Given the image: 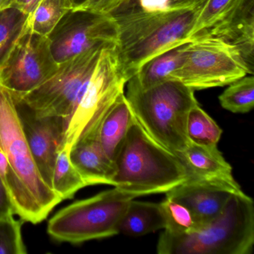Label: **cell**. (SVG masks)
Masks as SVG:
<instances>
[{
    "label": "cell",
    "mask_w": 254,
    "mask_h": 254,
    "mask_svg": "<svg viewBox=\"0 0 254 254\" xmlns=\"http://www.w3.org/2000/svg\"><path fill=\"white\" fill-rule=\"evenodd\" d=\"M203 5L172 11H146L122 5L111 14L118 26L117 53L127 81L154 56L190 42Z\"/></svg>",
    "instance_id": "6da1fadb"
},
{
    "label": "cell",
    "mask_w": 254,
    "mask_h": 254,
    "mask_svg": "<svg viewBox=\"0 0 254 254\" xmlns=\"http://www.w3.org/2000/svg\"><path fill=\"white\" fill-rule=\"evenodd\" d=\"M114 188L133 198L165 193L188 179L181 159L153 139L135 119L116 158Z\"/></svg>",
    "instance_id": "7a4b0ae2"
},
{
    "label": "cell",
    "mask_w": 254,
    "mask_h": 254,
    "mask_svg": "<svg viewBox=\"0 0 254 254\" xmlns=\"http://www.w3.org/2000/svg\"><path fill=\"white\" fill-rule=\"evenodd\" d=\"M254 245V200L243 191L232 194L222 212L190 233L164 231L159 254H251Z\"/></svg>",
    "instance_id": "3957f363"
},
{
    "label": "cell",
    "mask_w": 254,
    "mask_h": 254,
    "mask_svg": "<svg viewBox=\"0 0 254 254\" xmlns=\"http://www.w3.org/2000/svg\"><path fill=\"white\" fill-rule=\"evenodd\" d=\"M126 84V98L145 131L175 154L182 152L190 143L187 134L189 112L198 104L194 90L175 80L145 89L133 78Z\"/></svg>",
    "instance_id": "277c9868"
},
{
    "label": "cell",
    "mask_w": 254,
    "mask_h": 254,
    "mask_svg": "<svg viewBox=\"0 0 254 254\" xmlns=\"http://www.w3.org/2000/svg\"><path fill=\"white\" fill-rule=\"evenodd\" d=\"M127 82L117 48L104 49L69 118L64 122V136L59 151L71 148L81 139L98 136L99 126Z\"/></svg>",
    "instance_id": "5b68a950"
},
{
    "label": "cell",
    "mask_w": 254,
    "mask_h": 254,
    "mask_svg": "<svg viewBox=\"0 0 254 254\" xmlns=\"http://www.w3.org/2000/svg\"><path fill=\"white\" fill-rule=\"evenodd\" d=\"M133 197L114 188L77 200L49 221L47 232L59 242L80 244L120 234L122 218Z\"/></svg>",
    "instance_id": "8992f818"
},
{
    "label": "cell",
    "mask_w": 254,
    "mask_h": 254,
    "mask_svg": "<svg viewBox=\"0 0 254 254\" xmlns=\"http://www.w3.org/2000/svg\"><path fill=\"white\" fill-rule=\"evenodd\" d=\"M247 75H254L239 50L217 37L197 34L191 37L185 58L170 80L193 90L224 87Z\"/></svg>",
    "instance_id": "52a82bcc"
},
{
    "label": "cell",
    "mask_w": 254,
    "mask_h": 254,
    "mask_svg": "<svg viewBox=\"0 0 254 254\" xmlns=\"http://www.w3.org/2000/svg\"><path fill=\"white\" fill-rule=\"evenodd\" d=\"M90 50L59 64L58 70L20 101L38 117H59L66 121L91 76L101 52Z\"/></svg>",
    "instance_id": "ba28073f"
},
{
    "label": "cell",
    "mask_w": 254,
    "mask_h": 254,
    "mask_svg": "<svg viewBox=\"0 0 254 254\" xmlns=\"http://www.w3.org/2000/svg\"><path fill=\"white\" fill-rule=\"evenodd\" d=\"M0 150L47 216L63 200L43 180L25 137L14 99L1 85Z\"/></svg>",
    "instance_id": "9c48e42d"
},
{
    "label": "cell",
    "mask_w": 254,
    "mask_h": 254,
    "mask_svg": "<svg viewBox=\"0 0 254 254\" xmlns=\"http://www.w3.org/2000/svg\"><path fill=\"white\" fill-rule=\"evenodd\" d=\"M118 26L111 14L70 10L49 35L58 64L96 49L117 48Z\"/></svg>",
    "instance_id": "30bf717a"
},
{
    "label": "cell",
    "mask_w": 254,
    "mask_h": 254,
    "mask_svg": "<svg viewBox=\"0 0 254 254\" xmlns=\"http://www.w3.org/2000/svg\"><path fill=\"white\" fill-rule=\"evenodd\" d=\"M48 37L23 31L1 69V86L15 102L45 82L58 70Z\"/></svg>",
    "instance_id": "8fae6325"
},
{
    "label": "cell",
    "mask_w": 254,
    "mask_h": 254,
    "mask_svg": "<svg viewBox=\"0 0 254 254\" xmlns=\"http://www.w3.org/2000/svg\"><path fill=\"white\" fill-rule=\"evenodd\" d=\"M14 102L25 137L40 174L44 182L52 189L53 171L63 139V118L39 117L26 104Z\"/></svg>",
    "instance_id": "7c38bea8"
},
{
    "label": "cell",
    "mask_w": 254,
    "mask_h": 254,
    "mask_svg": "<svg viewBox=\"0 0 254 254\" xmlns=\"http://www.w3.org/2000/svg\"><path fill=\"white\" fill-rule=\"evenodd\" d=\"M242 190L239 184L188 177L185 182L166 192V196L190 211L197 228L216 218L232 194Z\"/></svg>",
    "instance_id": "4fadbf2b"
},
{
    "label": "cell",
    "mask_w": 254,
    "mask_h": 254,
    "mask_svg": "<svg viewBox=\"0 0 254 254\" xmlns=\"http://www.w3.org/2000/svg\"><path fill=\"white\" fill-rule=\"evenodd\" d=\"M198 34L217 37L235 46L254 72V0H236L218 23Z\"/></svg>",
    "instance_id": "5bb4252c"
},
{
    "label": "cell",
    "mask_w": 254,
    "mask_h": 254,
    "mask_svg": "<svg viewBox=\"0 0 254 254\" xmlns=\"http://www.w3.org/2000/svg\"><path fill=\"white\" fill-rule=\"evenodd\" d=\"M176 155L184 163L189 177L238 184L231 165L225 160L218 145L207 146L190 142L182 152Z\"/></svg>",
    "instance_id": "9a60e30c"
},
{
    "label": "cell",
    "mask_w": 254,
    "mask_h": 254,
    "mask_svg": "<svg viewBox=\"0 0 254 254\" xmlns=\"http://www.w3.org/2000/svg\"><path fill=\"white\" fill-rule=\"evenodd\" d=\"M69 157L87 186L112 185L115 165L104 152L98 136L78 141L71 148Z\"/></svg>",
    "instance_id": "2e32d148"
},
{
    "label": "cell",
    "mask_w": 254,
    "mask_h": 254,
    "mask_svg": "<svg viewBox=\"0 0 254 254\" xmlns=\"http://www.w3.org/2000/svg\"><path fill=\"white\" fill-rule=\"evenodd\" d=\"M133 110L125 93H122L104 117L98 131L99 143L112 163L134 121Z\"/></svg>",
    "instance_id": "e0dca14e"
},
{
    "label": "cell",
    "mask_w": 254,
    "mask_h": 254,
    "mask_svg": "<svg viewBox=\"0 0 254 254\" xmlns=\"http://www.w3.org/2000/svg\"><path fill=\"white\" fill-rule=\"evenodd\" d=\"M0 178L12 203L15 215L24 221L38 224L47 215L43 212L29 189L18 178L0 150Z\"/></svg>",
    "instance_id": "ac0fdd59"
},
{
    "label": "cell",
    "mask_w": 254,
    "mask_h": 254,
    "mask_svg": "<svg viewBox=\"0 0 254 254\" xmlns=\"http://www.w3.org/2000/svg\"><path fill=\"white\" fill-rule=\"evenodd\" d=\"M166 227L164 215L160 203L138 201L135 198L129 202L122 218L120 233L138 237Z\"/></svg>",
    "instance_id": "d6986e66"
},
{
    "label": "cell",
    "mask_w": 254,
    "mask_h": 254,
    "mask_svg": "<svg viewBox=\"0 0 254 254\" xmlns=\"http://www.w3.org/2000/svg\"><path fill=\"white\" fill-rule=\"evenodd\" d=\"M188 43L177 46L154 56L145 62L132 78L142 89L170 80L172 74L184 62Z\"/></svg>",
    "instance_id": "ffe728a7"
},
{
    "label": "cell",
    "mask_w": 254,
    "mask_h": 254,
    "mask_svg": "<svg viewBox=\"0 0 254 254\" xmlns=\"http://www.w3.org/2000/svg\"><path fill=\"white\" fill-rule=\"evenodd\" d=\"M73 8L70 0H42L28 16L23 31L48 37L65 14Z\"/></svg>",
    "instance_id": "44dd1931"
},
{
    "label": "cell",
    "mask_w": 254,
    "mask_h": 254,
    "mask_svg": "<svg viewBox=\"0 0 254 254\" xmlns=\"http://www.w3.org/2000/svg\"><path fill=\"white\" fill-rule=\"evenodd\" d=\"M69 153L70 150L66 148L58 152L52 181V189L63 200L72 198L78 190L87 187L85 181L72 164Z\"/></svg>",
    "instance_id": "7402d4cb"
},
{
    "label": "cell",
    "mask_w": 254,
    "mask_h": 254,
    "mask_svg": "<svg viewBox=\"0 0 254 254\" xmlns=\"http://www.w3.org/2000/svg\"><path fill=\"white\" fill-rule=\"evenodd\" d=\"M222 129L199 104L189 112L187 120V134L191 143L200 145H218Z\"/></svg>",
    "instance_id": "603a6c76"
},
{
    "label": "cell",
    "mask_w": 254,
    "mask_h": 254,
    "mask_svg": "<svg viewBox=\"0 0 254 254\" xmlns=\"http://www.w3.org/2000/svg\"><path fill=\"white\" fill-rule=\"evenodd\" d=\"M28 16L14 7L0 11V66L5 63L21 36Z\"/></svg>",
    "instance_id": "cb8c5ba5"
},
{
    "label": "cell",
    "mask_w": 254,
    "mask_h": 254,
    "mask_svg": "<svg viewBox=\"0 0 254 254\" xmlns=\"http://www.w3.org/2000/svg\"><path fill=\"white\" fill-rule=\"evenodd\" d=\"M218 99L221 107L230 112H250L254 106V75H245L230 83Z\"/></svg>",
    "instance_id": "d4e9b609"
},
{
    "label": "cell",
    "mask_w": 254,
    "mask_h": 254,
    "mask_svg": "<svg viewBox=\"0 0 254 254\" xmlns=\"http://www.w3.org/2000/svg\"><path fill=\"white\" fill-rule=\"evenodd\" d=\"M160 203L164 215V230L175 234L190 233L196 228V223L190 211L179 202L166 197Z\"/></svg>",
    "instance_id": "484cf974"
},
{
    "label": "cell",
    "mask_w": 254,
    "mask_h": 254,
    "mask_svg": "<svg viewBox=\"0 0 254 254\" xmlns=\"http://www.w3.org/2000/svg\"><path fill=\"white\" fill-rule=\"evenodd\" d=\"M23 220L14 215L0 218V254H24L27 253L22 237Z\"/></svg>",
    "instance_id": "4316f807"
},
{
    "label": "cell",
    "mask_w": 254,
    "mask_h": 254,
    "mask_svg": "<svg viewBox=\"0 0 254 254\" xmlns=\"http://www.w3.org/2000/svg\"><path fill=\"white\" fill-rule=\"evenodd\" d=\"M236 0H206L197 14L190 33L191 37L204 32L218 23L230 9Z\"/></svg>",
    "instance_id": "83f0119b"
},
{
    "label": "cell",
    "mask_w": 254,
    "mask_h": 254,
    "mask_svg": "<svg viewBox=\"0 0 254 254\" xmlns=\"http://www.w3.org/2000/svg\"><path fill=\"white\" fill-rule=\"evenodd\" d=\"M205 2L206 0H128L122 5L146 11H172L196 8Z\"/></svg>",
    "instance_id": "f1b7e54d"
},
{
    "label": "cell",
    "mask_w": 254,
    "mask_h": 254,
    "mask_svg": "<svg viewBox=\"0 0 254 254\" xmlns=\"http://www.w3.org/2000/svg\"><path fill=\"white\" fill-rule=\"evenodd\" d=\"M125 0H87L75 9L87 10L100 14H111L119 8Z\"/></svg>",
    "instance_id": "f546056e"
},
{
    "label": "cell",
    "mask_w": 254,
    "mask_h": 254,
    "mask_svg": "<svg viewBox=\"0 0 254 254\" xmlns=\"http://www.w3.org/2000/svg\"><path fill=\"white\" fill-rule=\"evenodd\" d=\"M14 215H15L14 207L2 179L0 178V218Z\"/></svg>",
    "instance_id": "4dcf8cb0"
},
{
    "label": "cell",
    "mask_w": 254,
    "mask_h": 254,
    "mask_svg": "<svg viewBox=\"0 0 254 254\" xmlns=\"http://www.w3.org/2000/svg\"><path fill=\"white\" fill-rule=\"evenodd\" d=\"M42 0H8L7 7L18 8L25 14H29L36 8Z\"/></svg>",
    "instance_id": "1f68e13d"
},
{
    "label": "cell",
    "mask_w": 254,
    "mask_h": 254,
    "mask_svg": "<svg viewBox=\"0 0 254 254\" xmlns=\"http://www.w3.org/2000/svg\"><path fill=\"white\" fill-rule=\"evenodd\" d=\"M70 1L72 2V5H73V8H76L83 5L87 0H70Z\"/></svg>",
    "instance_id": "d6a6232c"
},
{
    "label": "cell",
    "mask_w": 254,
    "mask_h": 254,
    "mask_svg": "<svg viewBox=\"0 0 254 254\" xmlns=\"http://www.w3.org/2000/svg\"><path fill=\"white\" fill-rule=\"evenodd\" d=\"M8 1V0H0V11L5 8Z\"/></svg>",
    "instance_id": "836d02e7"
},
{
    "label": "cell",
    "mask_w": 254,
    "mask_h": 254,
    "mask_svg": "<svg viewBox=\"0 0 254 254\" xmlns=\"http://www.w3.org/2000/svg\"><path fill=\"white\" fill-rule=\"evenodd\" d=\"M1 69H2V66H0V85H1Z\"/></svg>",
    "instance_id": "e575fe53"
},
{
    "label": "cell",
    "mask_w": 254,
    "mask_h": 254,
    "mask_svg": "<svg viewBox=\"0 0 254 254\" xmlns=\"http://www.w3.org/2000/svg\"><path fill=\"white\" fill-rule=\"evenodd\" d=\"M127 1H128V0H125V2H123V3H125V2H127Z\"/></svg>",
    "instance_id": "d590c367"
}]
</instances>
